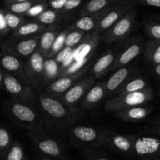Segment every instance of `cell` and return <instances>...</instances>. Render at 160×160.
Segmentation results:
<instances>
[{
  "label": "cell",
  "mask_w": 160,
  "mask_h": 160,
  "mask_svg": "<svg viewBox=\"0 0 160 160\" xmlns=\"http://www.w3.org/2000/svg\"><path fill=\"white\" fill-rule=\"evenodd\" d=\"M35 102L47 131L56 135L67 133L69 129L84 116V110L81 108L68 106L59 97L45 92L38 94Z\"/></svg>",
  "instance_id": "1"
},
{
  "label": "cell",
  "mask_w": 160,
  "mask_h": 160,
  "mask_svg": "<svg viewBox=\"0 0 160 160\" xmlns=\"http://www.w3.org/2000/svg\"><path fill=\"white\" fill-rule=\"evenodd\" d=\"M4 109L9 117L27 131L47 130L45 121L37 105L11 99L5 102Z\"/></svg>",
  "instance_id": "2"
},
{
  "label": "cell",
  "mask_w": 160,
  "mask_h": 160,
  "mask_svg": "<svg viewBox=\"0 0 160 160\" xmlns=\"http://www.w3.org/2000/svg\"><path fill=\"white\" fill-rule=\"evenodd\" d=\"M28 135L38 152L43 156L42 159H68L65 147L54 133L47 130H31L28 131Z\"/></svg>",
  "instance_id": "3"
},
{
  "label": "cell",
  "mask_w": 160,
  "mask_h": 160,
  "mask_svg": "<svg viewBox=\"0 0 160 160\" xmlns=\"http://www.w3.org/2000/svg\"><path fill=\"white\" fill-rule=\"evenodd\" d=\"M154 94L151 88L148 87L130 93L116 95L105 103L104 109L106 112H115L120 109L133 107V106L145 105L153 99Z\"/></svg>",
  "instance_id": "4"
},
{
  "label": "cell",
  "mask_w": 160,
  "mask_h": 160,
  "mask_svg": "<svg viewBox=\"0 0 160 160\" xmlns=\"http://www.w3.org/2000/svg\"><path fill=\"white\" fill-rule=\"evenodd\" d=\"M136 17L137 9L136 6H133L103 33L101 36V42L106 45H112L128 39L134 29Z\"/></svg>",
  "instance_id": "5"
},
{
  "label": "cell",
  "mask_w": 160,
  "mask_h": 160,
  "mask_svg": "<svg viewBox=\"0 0 160 160\" xmlns=\"http://www.w3.org/2000/svg\"><path fill=\"white\" fill-rule=\"evenodd\" d=\"M105 128L88 125H73L69 129L70 143L80 149L93 146H102Z\"/></svg>",
  "instance_id": "6"
},
{
  "label": "cell",
  "mask_w": 160,
  "mask_h": 160,
  "mask_svg": "<svg viewBox=\"0 0 160 160\" xmlns=\"http://www.w3.org/2000/svg\"><path fill=\"white\" fill-rule=\"evenodd\" d=\"M2 89L11 96V98L26 102L35 101L38 92L36 89L25 80L4 73L2 81Z\"/></svg>",
  "instance_id": "7"
},
{
  "label": "cell",
  "mask_w": 160,
  "mask_h": 160,
  "mask_svg": "<svg viewBox=\"0 0 160 160\" xmlns=\"http://www.w3.org/2000/svg\"><path fill=\"white\" fill-rule=\"evenodd\" d=\"M45 58L38 50L32 53L24 62L26 80L36 90H41L47 82Z\"/></svg>",
  "instance_id": "8"
},
{
  "label": "cell",
  "mask_w": 160,
  "mask_h": 160,
  "mask_svg": "<svg viewBox=\"0 0 160 160\" xmlns=\"http://www.w3.org/2000/svg\"><path fill=\"white\" fill-rule=\"evenodd\" d=\"M101 41V36L98 33L92 31L84 34L81 42L73 48L71 54L67 60L61 65L60 69L73 63V62H85L90 59L94 51Z\"/></svg>",
  "instance_id": "9"
},
{
  "label": "cell",
  "mask_w": 160,
  "mask_h": 160,
  "mask_svg": "<svg viewBox=\"0 0 160 160\" xmlns=\"http://www.w3.org/2000/svg\"><path fill=\"white\" fill-rule=\"evenodd\" d=\"M102 146L122 156L134 158L132 134H123L105 128Z\"/></svg>",
  "instance_id": "10"
},
{
  "label": "cell",
  "mask_w": 160,
  "mask_h": 160,
  "mask_svg": "<svg viewBox=\"0 0 160 160\" xmlns=\"http://www.w3.org/2000/svg\"><path fill=\"white\" fill-rule=\"evenodd\" d=\"M135 157L144 160H160V137L132 134Z\"/></svg>",
  "instance_id": "11"
},
{
  "label": "cell",
  "mask_w": 160,
  "mask_h": 160,
  "mask_svg": "<svg viewBox=\"0 0 160 160\" xmlns=\"http://www.w3.org/2000/svg\"><path fill=\"white\" fill-rule=\"evenodd\" d=\"M39 34L25 38H14L2 42L0 51L14 55L19 58L29 57L38 49Z\"/></svg>",
  "instance_id": "12"
},
{
  "label": "cell",
  "mask_w": 160,
  "mask_h": 160,
  "mask_svg": "<svg viewBox=\"0 0 160 160\" xmlns=\"http://www.w3.org/2000/svg\"><path fill=\"white\" fill-rule=\"evenodd\" d=\"M135 0H120L109 6L97 23L94 31L101 35L117 22L128 9L136 6Z\"/></svg>",
  "instance_id": "13"
},
{
  "label": "cell",
  "mask_w": 160,
  "mask_h": 160,
  "mask_svg": "<svg viewBox=\"0 0 160 160\" xmlns=\"http://www.w3.org/2000/svg\"><path fill=\"white\" fill-rule=\"evenodd\" d=\"M95 78L92 74H88L77 81L67 92H64L59 98L68 106L78 107L89 89L95 84Z\"/></svg>",
  "instance_id": "14"
},
{
  "label": "cell",
  "mask_w": 160,
  "mask_h": 160,
  "mask_svg": "<svg viewBox=\"0 0 160 160\" xmlns=\"http://www.w3.org/2000/svg\"><path fill=\"white\" fill-rule=\"evenodd\" d=\"M144 41L141 37H133L128 39L120 52L116 53V59L111 70L114 71L121 67L128 65L142 53Z\"/></svg>",
  "instance_id": "15"
},
{
  "label": "cell",
  "mask_w": 160,
  "mask_h": 160,
  "mask_svg": "<svg viewBox=\"0 0 160 160\" xmlns=\"http://www.w3.org/2000/svg\"><path fill=\"white\" fill-rule=\"evenodd\" d=\"M90 67V66L87 64L77 71L59 76L51 84L47 86L44 92L54 95V96L59 97L64 92H67L70 87H72L77 81L85 76L88 73Z\"/></svg>",
  "instance_id": "16"
},
{
  "label": "cell",
  "mask_w": 160,
  "mask_h": 160,
  "mask_svg": "<svg viewBox=\"0 0 160 160\" xmlns=\"http://www.w3.org/2000/svg\"><path fill=\"white\" fill-rule=\"evenodd\" d=\"M114 73L106 80V95H116L120 88L134 75H136V70L131 66H124L114 70Z\"/></svg>",
  "instance_id": "17"
},
{
  "label": "cell",
  "mask_w": 160,
  "mask_h": 160,
  "mask_svg": "<svg viewBox=\"0 0 160 160\" xmlns=\"http://www.w3.org/2000/svg\"><path fill=\"white\" fill-rule=\"evenodd\" d=\"M0 70L3 73H10L27 81L24 73V62L14 55L0 51Z\"/></svg>",
  "instance_id": "18"
},
{
  "label": "cell",
  "mask_w": 160,
  "mask_h": 160,
  "mask_svg": "<svg viewBox=\"0 0 160 160\" xmlns=\"http://www.w3.org/2000/svg\"><path fill=\"white\" fill-rule=\"evenodd\" d=\"M106 96V81H100L95 84L81 101V109L83 110H89L98 106Z\"/></svg>",
  "instance_id": "19"
},
{
  "label": "cell",
  "mask_w": 160,
  "mask_h": 160,
  "mask_svg": "<svg viewBox=\"0 0 160 160\" xmlns=\"http://www.w3.org/2000/svg\"><path fill=\"white\" fill-rule=\"evenodd\" d=\"M152 111V108L151 106L142 105V106H133V107L117 111L114 112V117L123 121L135 123V122L142 121L148 117Z\"/></svg>",
  "instance_id": "20"
},
{
  "label": "cell",
  "mask_w": 160,
  "mask_h": 160,
  "mask_svg": "<svg viewBox=\"0 0 160 160\" xmlns=\"http://www.w3.org/2000/svg\"><path fill=\"white\" fill-rule=\"evenodd\" d=\"M116 59V52L112 49L105 52L96 62L90 67L89 71L95 79H99L104 77L108 71L111 70Z\"/></svg>",
  "instance_id": "21"
},
{
  "label": "cell",
  "mask_w": 160,
  "mask_h": 160,
  "mask_svg": "<svg viewBox=\"0 0 160 160\" xmlns=\"http://www.w3.org/2000/svg\"><path fill=\"white\" fill-rule=\"evenodd\" d=\"M60 31V28L57 25H55V26L48 27L39 34L38 50L45 56V59H48L50 50Z\"/></svg>",
  "instance_id": "22"
},
{
  "label": "cell",
  "mask_w": 160,
  "mask_h": 160,
  "mask_svg": "<svg viewBox=\"0 0 160 160\" xmlns=\"http://www.w3.org/2000/svg\"><path fill=\"white\" fill-rule=\"evenodd\" d=\"M108 8L100 11V12H95V13L80 16V18L77 21L70 25V28H73V29L82 31L85 33L94 31L98 22L99 21L101 17L104 15Z\"/></svg>",
  "instance_id": "23"
},
{
  "label": "cell",
  "mask_w": 160,
  "mask_h": 160,
  "mask_svg": "<svg viewBox=\"0 0 160 160\" xmlns=\"http://www.w3.org/2000/svg\"><path fill=\"white\" fill-rule=\"evenodd\" d=\"M47 28L48 27L41 23L38 20L24 22L18 28L12 31V36L13 38H25L33 37L40 34Z\"/></svg>",
  "instance_id": "24"
},
{
  "label": "cell",
  "mask_w": 160,
  "mask_h": 160,
  "mask_svg": "<svg viewBox=\"0 0 160 160\" xmlns=\"http://www.w3.org/2000/svg\"><path fill=\"white\" fill-rule=\"evenodd\" d=\"M145 60L152 65L160 63V40L152 39L144 44Z\"/></svg>",
  "instance_id": "25"
},
{
  "label": "cell",
  "mask_w": 160,
  "mask_h": 160,
  "mask_svg": "<svg viewBox=\"0 0 160 160\" xmlns=\"http://www.w3.org/2000/svg\"><path fill=\"white\" fill-rule=\"evenodd\" d=\"M147 87H148V82L145 78L137 76V75H134L131 78H130L120 88L116 95H122V94L137 92V91L142 90Z\"/></svg>",
  "instance_id": "26"
},
{
  "label": "cell",
  "mask_w": 160,
  "mask_h": 160,
  "mask_svg": "<svg viewBox=\"0 0 160 160\" xmlns=\"http://www.w3.org/2000/svg\"><path fill=\"white\" fill-rule=\"evenodd\" d=\"M66 15L67 14L48 7L36 17V20L47 27L55 26L56 23L60 22Z\"/></svg>",
  "instance_id": "27"
},
{
  "label": "cell",
  "mask_w": 160,
  "mask_h": 160,
  "mask_svg": "<svg viewBox=\"0 0 160 160\" xmlns=\"http://www.w3.org/2000/svg\"><path fill=\"white\" fill-rule=\"evenodd\" d=\"M81 150V156L87 160H110L113 156L109 154L102 146H93L82 148Z\"/></svg>",
  "instance_id": "28"
},
{
  "label": "cell",
  "mask_w": 160,
  "mask_h": 160,
  "mask_svg": "<svg viewBox=\"0 0 160 160\" xmlns=\"http://www.w3.org/2000/svg\"><path fill=\"white\" fill-rule=\"evenodd\" d=\"M119 1L120 0H89L81 9L80 16L100 12Z\"/></svg>",
  "instance_id": "29"
},
{
  "label": "cell",
  "mask_w": 160,
  "mask_h": 160,
  "mask_svg": "<svg viewBox=\"0 0 160 160\" xmlns=\"http://www.w3.org/2000/svg\"><path fill=\"white\" fill-rule=\"evenodd\" d=\"M83 0H48V6L52 9L68 14L81 6Z\"/></svg>",
  "instance_id": "30"
},
{
  "label": "cell",
  "mask_w": 160,
  "mask_h": 160,
  "mask_svg": "<svg viewBox=\"0 0 160 160\" xmlns=\"http://www.w3.org/2000/svg\"><path fill=\"white\" fill-rule=\"evenodd\" d=\"M6 160H26L27 155L23 145L19 141L14 140L11 143L7 153L5 156Z\"/></svg>",
  "instance_id": "31"
},
{
  "label": "cell",
  "mask_w": 160,
  "mask_h": 160,
  "mask_svg": "<svg viewBox=\"0 0 160 160\" xmlns=\"http://www.w3.org/2000/svg\"><path fill=\"white\" fill-rule=\"evenodd\" d=\"M43 0H28L24 2H13L10 4L6 5V9L10 12L14 13L20 14V15H24L25 12L31 9L34 5L40 2Z\"/></svg>",
  "instance_id": "32"
},
{
  "label": "cell",
  "mask_w": 160,
  "mask_h": 160,
  "mask_svg": "<svg viewBox=\"0 0 160 160\" xmlns=\"http://www.w3.org/2000/svg\"><path fill=\"white\" fill-rule=\"evenodd\" d=\"M5 19H6V23L8 28L10 31H14L21 24H23L25 22V19L23 15L14 13L5 9Z\"/></svg>",
  "instance_id": "33"
},
{
  "label": "cell",
  "mask_w": 160,
  "mask_h": 160,
  "mask_svg": "<svg viewBox=\"0 0 160 160\" xmlns=\"http://www.w3.org/2000/svg\"><path fill=\"white\" fill-rule=\"evenodd\" d=\"M12 142L9 131L5 127L0 126V158L4 159Z\"/></svg>",
  "instance_id": "34"
},
{
  "label": "cell",
  "mask_w": 160,
  "mask_h": 160,
  "mask_svg": "<svg viewBox=\"0 0 160 160\" xmlns=\"http://www.w3.org/2000/svg\"><path fill=\"white\" fill-rule=\"evenodd\" d=\"M70 30V27L69 26L68 28L64 29L63 31H61L59 33V34H58L57 37H56V40H55L54 44H53L51 50H50V52H49V55H48V59L54 57L58 52H59L64 48L66 37H67V33L69 32Z\"/></svg>",
  "instance_id": "35"
},
{
  "label": "cell",
  "mask_w": 160,
  "mask_h": 160,
  "mask_svg": "<svg viewBox=\"0 0 160 160\" xmlns=\"http://www.w3.org/2000/svg\"><path fill=\"white\" fill-rule=\"evenodd\" d=\"M85 34L86 33L84 32V31H79V30L77 29H73V28H70V30L67 33V35L66 37L64 47L73 48L81 42V39L83 38V37H84Z\"/></svg>",
  "instance_id": "36"
},
{
  "label": "cell",
  "mask_w": 160,
  "mask_h": 160,
  "mask_svg": "<svg viewBox=\"0 0 160 160\" xmlns=\"http://www.w3.org/2000/svg\"><path fill=\"white\" fill-rule=\"evenodd\" d=\"M146 34L152 39L160 40V22H150L145 24Z\"/></svg>",
  "instance_id": "37"
},
{
  "label": "cell",
  "mask_w": 160,
  "mask_h": 160,
  "mask_svg": "<svg viewBox=\"0 0 160 160\" xmlns=\"http://www.w3.org/2000/svg\"><path fill=\"white\" fill-rule=\"evenodd\" d=\"M48 0H43V1L37 3V4L34 5L31 9H28L23 16H28V17H37L39 14L42 13L44 10L48 8Z\"/></svg>",
  "instance_id": "38"
},
{
  "label": "cell",
  "mask_w": 160,
  "mask_h": 160,
  "mask_svg": "<svg viewBox=\"0 0 160 160\" xmlns=\"http://www.w3.org/2000/svg\"><path fill=\"white\" fill-rule=\"evenodd\" d=\"M5 19V9H0V36H2L9 32Z\"/></svg>",
  "instance_id": "39"
},
{
  "label": "cell",
  "mask_w": 160,
  "mask_h": 160,
  "mask_svg": "<svg viewBox=\"0 0 160 160\" xmlns=\"http://www.w3.org/2000/svg\"><path fill=\"white\" fill-rule=\"evenodd\" d=\"M144 134H148V135L159 136L160 137V125H152L148 128H145L141 130Z\"/></svg>",
  "instance_id": "40"
},
{
  "label": "cell",
  "mask_w": 160,
  "mask_h": 160,
  "mask_svg": "<svg viewBox=\"0 0 160 160\" xmlns=\"http://www.w3.org/2000/svg\"><path fill=\"white\" fill-rule=\"evenodd\" d=\"M136 4L160 8V0H135Z\"/></svg>",
  "instance_id": "41"
},
{
  "label": "cell",
  "mask_w": 160,
  "mask_h": 160,
  "mask_svg": "<svg viewBox=\"0 0 160 160\" xmlns=\"http://www.w3.org/2000/svg\"><path fill=\"white\" fill-rule=\"evenodd\" d=\"M149 122L152 125H160V114H158L156 117L152 118Z\"/></svg>",
  "instance_id": "42"
},
{
  "label": "cell",
  "mask_w": 160,
  "mask_h": 160,
  "mask_svg": "<svg viewBox=\"0 0 160 160\" xmlns=\"http://www.w3.org/2000/svg\"><path fill=\"white\" fill-rule=\"evenodd\" d=\"M153 70H154V73L156 76L160 78V63L156 64V65L153 66Z\"/></svg>",
  "instance_id": "43"
},
{
  "label": "cell",
  "mask_w": 160,
  "mask_h": 160,
  "mask_svg": "<svg viewBox=\"0 0 160 160\" xmlns=\"http://www.w3.org/2000/svg\"><path fill=\"white\" fill-rule=\"evenodd\" d=\"M24 1H28V0H5V3H6V5H7V4H10V3L20 2H24Z\"/></svg>",
  "instance_id": "44"
},
{
  "label": "cell",
  "mask_w": 160,
  "mask_h": 160,
  "mask_svg": "<svg viewBox=\"0 0 160 160\" xmlns=\"http://www.w3.org/2000/svg\"><path fill=\"white\" fill-rule=\"evenodd\" d=\"M3 77H4V73L0 70V88L2 89V81H3Z\"/></svg>",
  "instance_id": "45"
},
{
  "label": "cell",
  "mask_w": 160,
  "mask_h": 160,
  "mask_svg": "<svg viewBox=\"0 0 160 160\" xmlns=\"http://www.w3.org/2000/svg\"><path fill=\"white\" fill-rule=\"evenodd\" d=\"M1 42H1V38H0V44H1Z\"/></svg>",
  "instance_id": "46"
}]
</instances>
